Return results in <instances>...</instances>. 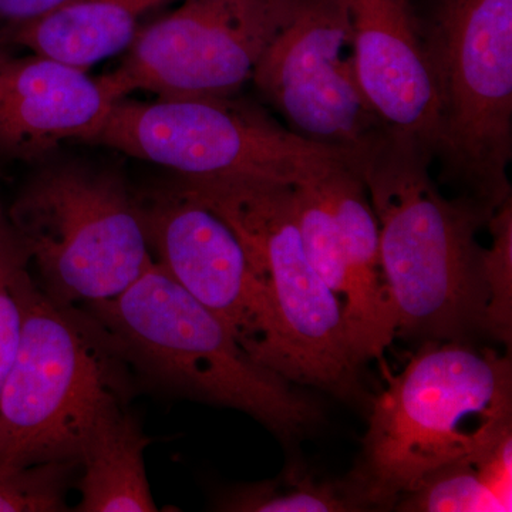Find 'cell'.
<instances>
[{
    "label": "cell",
    "mask_w": 512,
    "mask_h": 512,
    "mask_svg": "<svg viewBox=\"0 0 512 512\" xmlns=\"http://www.w3.org/2000/svg\"><path fill=\"white\" fill-rule=\"evenodd\" d=\"M431 161L419 143L386 130L350 167L365 183L379 225L396 336L467 342L484 333L488 291L478 232L494 212L464 195L444 197Z\"/></svg>",
    "instance_id": "6da1fadb"
},
{
    "label": "cell",
    "mask_w": 512,
    "mask_h": 512,
    "mask_svg": "<svg viewBox=\"0 0 512 512\" xmlns=\"http://www.w3.org/2000/svg\"><path fill=\"white\" fill-rule=\"evenodd\" d=\"M512 431L511 360L467 342L426 340L373 400L348 481L370 508H394L437 468Z\"/></svg>",
    "instance_id": "7a4b0ae2"
},
{
    "label": "cell",
    "mask_w": 512,
    "mask_h": 512,
    "mask_svg": "<svg viewBox=\"0 0 512 512\" xmlns=\"http://www.w3.org/2000/svg\"><path fill=\"white\" fill-rule=\"evenodd\" d=\"M131 369L170 392L229 407L291 440L319 419L295 384L252 359L224 322L156 261L110 301L86 305Z\"/></svg>",
    "instance_id": "3957f363"
},
{
    "label": "cell",
    "mask_w": 512,
    "mask_h": 512,
    "mask_svg": "<svg viewBox=\"0 0 512 512\" xmlns=\"http://www.w3.org/2000/svg\"><path fill=\"white\" fill-rule=\"evenodd\" d=\"M13 286L23 319L18 355L0 397V468L80 463L101 414L128 404L133 369L99 320L53 301L28 268Z\"/></svg>",
    "instance_id": "277c9868"
},
{
    "label": "cell",
    "mask_w": 512,
    "mask_h": 512,
    "mask_svg": "<svg viewBox=\"0 0 512 512\" xmlns=\"http://www.w3.org/2000/svg\"><path fill=\"white\" fill-rule=\"evenodd\" d=\"M175 183L217 211L237 232L268 288L278 323L284 379L343 400H362L343 305L316 274L303 248L292 185L262 178H183Z\"/></svg>",
    "instance_id": "5b68a950"
},
{
    "label": "cell",
    "mask_w": 512,
    "mask_h": 512,
    "mask_svg": "<svg viewBox=\"0 0 512 512\" xmlns=\"http://www.w3.org/2000/svg\"><path fill=\"white\" fill-rule=\"evenodd\" d=\"M439 97L434 160L488 212L511 198L512 0H413Z\"/></svg>",
    "instance_id": "8992f818"
},
{
    "label": "cell",
    "mask_w": 512,
    "mask_h": 512,
    "mask_svg": "<svg viewBox=\"0 0 512 512\" xmlns=\"http://www.w3.org/2000/svg\"><path fill=\"white\" fill-rule=\"evenodd\" d=\"M8 217L40 289L62 305L110 301L154 262L140 205L114 174L47 167L20 190Z\"/></svg>",
    "instance_id": "52a82bcc"
},
{
    "label": "cell",
    "mask_w": 512,
    "mask_h": 512,
    "mask_svg": "<svg viewBox=\"0 0 512 512\" xmlns=\"http://www.w3.org/2000/svg\"><path fill=\"white\" fill-rule=\"evenodd\" d=\"M183 178H262L299 184L348 163L237 97L117 101L89 141Z\"/></svg>",
    "instance_id": "ba28073f"
},
{
    "label": "cell",
    "mask_w": 512,
    "mask_h": 512,
    "mask_svg": "<svg viewBox=\"0 0 512 512\" xmlns=\"http://www.w3.org/2000/svg\"><path fill=\"white\" fill-rule=\"evenodd\" d=\"M293 0H184L140 29L123 62L104 82L121 100L157 97H237L252 77Z\"/></svg>",
    "instance_id": "9c48e42d"
},
{
    "label": "cell",
    "mask_w": 512,
    "mask_h": 512,
    "mask_svg": "<svg viewBox=\"0 0 512 512\" xmlns=\"http://www.w3.org/2000/svg\"><path fill=\"white\" fill-rule=\"evenodd\" d=\"M252 83L292 133L349 164L386 131L357 84L343 0H293Z\"/></svg>",
    "instance_id": "30bf717a"
},
{
    "label": "cell",
    "mask_w": 512,
    "mask_h": 512,
    "mask_svg": "<svg viewBox=\"0 0 512 512\" xmlns=\"http://www.w3.org/2000/svg\"><path fill=\"white\" fill-rule=\"evenodd\" d=\"M138 205L154 261L217 315L252 359L278 373L271 295L234 228L175 181Z\"/></svg>",
    "instance_id": "8fae6325"
},
{
    "label": "cell",
    "mask_w": 512,
    "mask_h": 512,
    "mask_svg": "<svg viewBox=\"0 0 512 512\" xmlns=\"http://www.w3.org/2000/svg\"><path fill=\"white\" fill-rule=\"evenodd\" d=\"M357 84L390 133L433 156L439 97L413 0H343Z\"/></svg>",
    "instance_id": "7c38bea8"
},
{
    "label": "cell",
    "mask_w": 512,
    "mask_h": 512,
    "mask_svg": "<svg viewBox=\"0 0 512 512\" xmlns=\"http://www.w3.org/2000/svg\"><path fill=\"white\" fill-rule=\"evenodd\" d=\"M116 94L103 77L30 55L0 57V156L36 160L66 140L89 143Z\"/></svg>",
    "instance_id": "4fadbf2b"
},
{
    "label": "cell",
    "mask_w": 512,
    "mask_h": 512,
    "mask_svg": "<svg viewBox=\"0 0 512 512\" xmlns=\"http://www.w3.org/2000/svg\"><path fill=\"white\" fill-rule=\"evenodd\" d=\"M328 204L345 249L349 291L343 303L346 338L359 365L380 359L396 338L389 289L380 258L379 225L365 183L348 163L312 178Z\"/></svg>",
    "instance_id": "5bb4252c"
},
{
    "label": "cell",
    "mask_w": 512,
    "mask_h": 512,
    "mask_svg": "<svg viewBox=\"0 0 512 512\" xmlns=\"http://www.w3.org/2000/svg\"><path fill=\"white\" fill-rule=\"evenodd\" d=\"M164 0H69L3 37L32 55L89 70L126 53L140 32L144 13Z\"/></svg>",
    "instance_id": "9a60e30c"
},
{
    "label": "cell",
    "mask_w": 512,
    "mask_h": 512,
    "mask_svg": "<svg viewBox=\"0 0 512 512\" xmlns=\"http://www.w3.org/2000/svg\"><path fill=\"white\" fill-rule=\"evenodd\" d=\"M150 443L127 404H114L101 414L80 457L76 511H157L144 466Z\"/></svg>",
    "instance_id": "2e32d148"
},
{
    "label": "cell",
    "mask_w": 512,
    "mask_h": 512,
    "mask_svg": "<svg viewBox=\"0 0 512 512\" xmlns=\"http://www.w3.org/2000/svg\"><path fill=\"white\" fill-rule=\"evenodd\" d=\"M512 431L493 446L437 468L394 508L406 512L511 511Z\"/></svg>",
    "instance_id": "e0dca14e"
},
{
    "label": "cell",
    "mask_w": 512,
    "mask_h": 512,
    "mask_svg": "<svg viewBox=\"0 0 512 512\" xmlns=\"http://www.w3.org/2000/svg\"><path fill=\"white\" fill-rule=\"evenodd\" d=\"M235 512H345L369 510L348 478L319 481L306 471L291 468L274 480L242 485L218 504Z\"/></svg>",
    "instance_id": "ac0fdd59"
},
{
    "label": "cell",
    "mask_w": 512,
    "mask_h": 512,
    "mask_svg": "<svg viewBox=\"0 0 512 512\" xmlns=\"http://www.w3.org/2000/svg\"><path fill=\"white\" fill-rule=\"evenodd\" d=\"M292 195L309 262L343 305L349 291V271L335 218L312 180L293 184Z\"/></svg>",
    "instance_id": "d6986e66"
},
{
    "label": "cell",
    "mask_w": 512,
    "mask_h": 512,
    "mask_svg": "<svg viewBox=\"0 0 512 512\" xmlns=\"http://www.w3.org/2000/svg\"><path fill=\"white\" fill-rule=\"evenodd\" d=\"M80 473L76 461L0 468V512L67 511L66 497Z\"/></svg>",
    "instance_id": "ffe728a7"
},
{
    "label": "cell",
    "mask_w": 512,
    "mask_h": 512,
    "mask_svg": "<svg viewBox=\"0 0 512 512\" xmlns=\"http://www.w3.org/2000/svg\"><path fill=\"white\" fill-rule=\"evenodd\" d=\"M490 247H484V279L488 291L484 333L511 345L512 336V200L508 198L487 224Z\"/></svg>",
    "instance_id": "44dd1931"
},
{
    "label": "cell",
    "mask_w": 512,
    "mask_h": 512,
    "mask_svg": "<svg viewBox=\"0 0 512 512\" xmlns=\"http://www.w3.org/2000/svg\"><path fill=\"white\" fill-rule=\"evenodd\" d=\"M13 278L0 284V397L18 355L22 332V303L13 286Z\"/></svg>",
    "instance_id": "7402d4cb"
},
{
    "label": "cell",
    "mask_w": 512,
    "mask_h": 512,
    "mask_svg": "<svg viewBox=\"0 0 512 512\" xmlns=\"http://www.w3.org/2000/svg\"><path fill=\"white\" fill-rule=\"evenodd\" d=\"M69 0H0V43L13 30L42 18Z\"/></svg>",
    "instance_id": "603a6c76"
},
{
    "label": "cell",
    "mask_w": 512,
    "mask_h": 512,
    "mask_svg": "<svg viewBox=\"0 0 512 512\" xmlns=\"http://www.w3.org/2000/svg\"><path fill=\"white\" fill-rule=\"evenodd\" d=\"M29 255L13 228L8 211L0 204V284L29 266Z\"/></svg>",
    "instance_id": "cb8c5ba5"
},
{
    "label": "cell",
    "mask_w": 512,
    "mask_h": 512,
    "mask_svg": "<svg viewBox=\"0 0 512 512\" xmlns=\"http://www.w3.org/2000/svg\"><path fill=\"white\" fill-rule=\"evenodd\" d=\"M5 53H8V52H6V50H5V49H3V45H2V43H0V57H2L3 55H5Z\"/></svg>",
    "instance_id": "d4e9b609"
}]
</instances>
